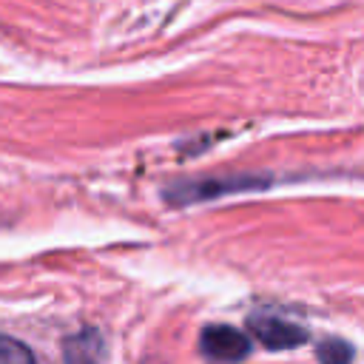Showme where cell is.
Instances as JSON below:
<instances>
[{
    "label": "cell",
    "mask_w": 364,
    "mask_h": 364,
    "mask_svg": "<svg viewBox=\"0 0 364 364\" xmlns=\"http://www.w3.org/2000/svg\"><path fill=\"white\" fill-rule=\"evenodd\" d=\"M247 330L267 350H290V347H299L307 341L304 327H299L287 318H279V316H264V313H253L247 318Z\"/></svg>",
    "instance_id": "obj_1"
},
{
    "label": "cell",
    "mask_w": 364,
    "mask_h": 364,
    "mask_svg": "<svg viewBox=\"0 0 364 364\" xmlns=\"http://www.w3.org/2000/svg\"><path fill=\"white\" fill-rule=\"evenodd\" d=\"M199 350L213 361H242L250 353V338L230 324H208L199 336Z\"/></svg>",
    "instance_id": "obj_2"
},
{
    "label": "cell",
    "mask_w": 364,
    "mask_h": 364,
    "mask_svg": "<svg viewBox=\"0 0 364 364\" xmlns=\"http://www.w3.org/2000/svg\"><path fill=\"white\" fill-rule=\"evenodd\" d=\"M65 364H102V338L97 330H80L63 344Z\"/></svg>",
    "instance_id": "obj_3"
},
{
    "label": "cell",
    "mask_w": 364,
    "mask_h": 364,
    "mask_svg": "<svg viewBox=\"0 0 364 364\" xmlns=\"http://www.w3.org/2000/svg\"><path fill=\"white\" fill-rule=\"evenodd\" d=\"M355 355L353 344H347L344 338H324L318 347H316V358L318 364H350Z\"/></svg>",
    "instance_id": "obj_4"
},
{
    "label": "cell",
    "mask_w": 364,
    "mask_h": 364,
    "mask_svg": "<svg viewBox=\"0 0 364 364\" xmlns=\"http://www.w3.org/2000/svg\"><path fill=\"white\" fill-rule=\"evenodd\" d=\"M0 364H37V358L23 341L0 333Z\"/></svg>",
    "instance_id": "obj_5"
}]
</instances>
